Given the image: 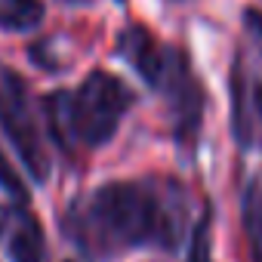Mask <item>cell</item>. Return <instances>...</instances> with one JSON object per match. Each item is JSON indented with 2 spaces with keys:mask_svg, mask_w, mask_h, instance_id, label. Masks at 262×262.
I'll list each match as a JSON object with an SVG mask.
<instances>
[{
  "mask_svg": "<svg viewBox=\"0 0 262 262\" xmlns=\"http://www.w3.org/2000/svg\"><path fill=\"white\" fill-rule=\"evenodd\" d=\"M185 194L176 182H105L80 194L62 231L90 259L108 262L133 250H173L185 237Z\"/></svg>",
  "mask_w": 262,
  "mask_h": 262,
  "instance_id": "6da1fadb",
  "label": "cell"
},
{
  "mask_svg": "<svg viewBox=\"0 0 262 262\" xmlns=\"http://www.w3.org/2000/svg\"><path fill=\"white\" fill-rule=\"evenodd\" d=\"M133 105V90L108 71H93L77 90L47 96V117L59 142L99 148L111 142L123 114Z\"/></svg>",
  "mask_w": 262,
  "mask_h": 262,
  "instance_id": "7a4b0ae2",
  "label": "cell"
},
{
  "mask_svg": "<svg viewBox=\"0 0 262 262\" xmlns=\"http://www.w3.org/2000/svg\"><path fill=\"white\" fill-rule=\"evenodd\" d=\"M117 56L129 62L151 90L164 93L170 102V111L176 117V133L179 139H191L201 123L204 93L191 74L188 56L170 43H158L142 25H129L117 37Z\"/></svg>",
  "mask_w": 262,
  "mask_h": 262,
  "instance_id": "3957f363",
  "label": "cell"
},
{
  "mask_svg": "<svg viewBox=\"0 0 262 262\" xmlns=\"http://www.w3.org/2000/svg\"><path fill=\"white\" fill-rule=\"evenodd\" d=\"M0 126L16 148L19 161L25 164L34 182H47L50 176V155L43 148V133L37 123L34 102L28 96V83L19 71L0 62Z\"/></svg>",
  "mask_w": 262,
  "mask_h": 262,
  "instance_id": "277c9868",
  "label": "cell"
},
{
  "mask_svg": "<svg viewBox=\"0 0 262 262\" xmlns=\"http://www.w3.org/2000/svg\"><path fill=\"white\" fill-rule=\"evenodd\" d=\"M231 133L241 148L262 142V83L250 80L241 56L231 65Z\"/></svg>",
  "mask_w": 262,
  "mask_h": 262,
  "instance_id": "5b68a950",
  "label": "cell"
},
{
  "mask_svg": "<svg viewBox=\"0 0 262 262\" xmlns=\"http://www.w3.org/2000/svg\"><path fill=\"white\" fill-rule=\"evenodd\" d=\"M0 244H4L10 262H43L47 244L40 222L25 204H0Z\"/></svg>",
  "mask_w": 262,
  "mask_h": 262,
  "instance_id": "8992f818",
  "label": "cell"
},
{
  "mask_svg": "<svg viewBox=\"0 0 262 262\" xmlns=\"http://www.w3.org/2000/svg\"><path fill=\"white\" fill-rule=\"evenodd\" d=\"M43 19L40 0H0V31L25 34L34 31Z\"/></svg>",
  "mask_w": 262,
  "mask_h": 262,
  "instance_id": "52a82bcc",
  "label": "cell"
},
{
  "mask_svg": "<svg viewBox=\"0 0 262 262\" xmlns=\"http://www.w3.org/2000/svg\"><path fill=\"white\" fill-rule=\"evenodd\" d=\"M244 231L250 244V262H262V182H250L244 191Z\"/></svg>",
  "mask_w": 262,
  "mask_h": 262,
  "instance_id": "ba28073f",
  "label": "cell"
},
{
  "mask_svg": "<svg viewBox=\"0 0 262 262\" xmlns=\"http://www.w3.org/2000/svg\"><path fill=\"white\" fill-rule=\"evenodd\" d=\"M210 222L213 216L210 213H201V219L194 222L191 228V241H188V262H213V241H210Z\"/></svg>",
  "mask_w": 262,
  "mask_h": 262,
  "instance_id": "9c48e42d",
  "label": "cell"
},
{
  "mask_svg": "<svg viewBox=\"0 0 262 262\" xmlns=\"http://www.w3.org/2000/svg\"><path fill=\"white\" fill-rule=\"evenodd\" d=\"M0 188H4L13 201H19V204H25V201H28V191H25L22 179L16 176V170H13V164L7 161V155H4V151H0Z\"/></svg>",
  "mask_w": 262,
  "mask_h": 262,
  "instance_id": "30bf717a",
  "label": "cell"
},
{
  "mask_svg": "<svg viewBox=\"0 0 262 262\" xmlns=\"http://www.w3.org/2000/svg\"><path fill=\"white\" fill-rule=\"evenodd\" d=\"M244 28H247V34H250L256 53L262 56V13H259V10H247V13H244Z\"/></svg>",
  "mask_w": 262,
  "mask_h": 262,
  "instance_id": "8fae6325",
  "label": "cell"
},
{
  "mask_svg": "<svg viewBox=\"0 0 262 262\" xmlns=\"http://www.w3.org/2000/svg\"><path fill=\"white\" fill-rule=\"evenodd\" d=\"M71 4H83V0H71Z\"/></svg>",
  "mask_w": 262,
  "mask_h": 262,
  "instance_id": "7c38bea8",
  "label": "cell"
},
{
  "mask_svg": "<svg viewBox=\"0 0 262 262\" xmlns=\"http://www.w3.org/2000/svg\"><path fill=\"white\" fill-rule=\"evenodd\" d=\"M71 262H80V259H71Z\"/></svg>",
  "mask_w": 262,
  "mask_h": 262,
  "instance_id": "4fadbf2b",
  "label": "cell"
}]
</instances>
